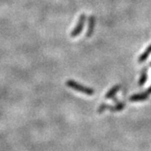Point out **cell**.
Returning a JSON list of instances; mask_svg holds the SVG:
<instances>
[{
	"label": "cell",
	"mask_w": 151,
	"mask_h": 151,
	"mask_svg": "<svg viewBox=\"0 0 151 151\" xmlns=\"http://www.w3.org/2000/svg\"><path fill=\"white\" fill-rule=\"evenodd\" d=\"M95 24H96V19L94 16H90L88 19V27L86 30V37H91L92 34L94 32V29H95Z\"/></svg>",
	"instance_id": "obj_4"
},
{
	"label": "cell",
	"mask_w": 151,
	"mask_h": 151,
	"mask_svg": "<svg viewBox=\"0 0 151 151\" xmlns=\"http://www.w3.org/2000/svg\"><path fill=\"white\" fill-rule=\"evenodd\" d=\"M124 107H125V103L118 102L116 105H114V106H110L108 109H109L111 112H119V111H122L124 108Z\"/></svg>",
	"instance_id": "obj_8"
},
{
	"label": "cell",
	"mask_w": 151,
	"mask_h": 151,
	"mask_svg": "<svg viewBox=\"0 0 151 151\" xmlns=\"http://www.w3.org/2000/svg\"><path fill=\"white\" fill-rule=\"evenodd\" d=\"M149 97H150V94L146 92H144L132 95L129 97V101L130 102H143V101L147 100Z\"/></svg>",
	"instance_id": "obj_3"
},
{
	"label": "cell",
	"mask_w": 151,
	"mask_h": 151,
	"mask_svg": "<svg viewBox=\"0 0 151 151\" xmlns=\"http://www.w3.org/2000/svg\"><path fill=\"white\" fill-rule=\"evenodd\" d=\"M150 65H151V61H150Z\"/></svg>",
	"instance_id": "obj_11"
},
{
	"label": "cell",
	"mask_w": 151,
	"mask_h": 151,
	"mask_svg": "<svg viewBox=\"0 0 151 151\" xmlns=\"http://www.w3.org/2000/svg\"><path fill=\"white\" fill-rule=\"evenodd\" d=\"M120 88H121V86H119V85H115V86H113V87L106 93L105 98H106V99H110V98L114 97H115V95L117 94V92L120 90Z\"/></svg>",
	"instance_id": "obj_5"
},
{
	"label": "cell",
	"mask_w": 151,
	"mask_h": 151,
	"mask_svg": "<svg viewBox=\"0 0 151 151\" xmlns=\"http://www.w3.org/2000/svg\"><path fill=\"white\" fill-rule=\"evenodd\" d=\"M145 92H147V93H149V94L150 95V94H151V86H150V87H149V88H148L147 90H146Z\"/></svg>",
	"instance_id": "obj_10"
},
{
	"label": "cell",
	"mask_w": 151,
	"mask_h": 151,
	"mask_svg": "<svg viewBox=\"0 0 151 151\" xmlns=\"http://www.w3.org/2000/svg\"><path fill=\"white\" fill-rule=\"evenodd\" d=\"M65 84H66V86L71 88V89L77 91V92H82V93H84L85 95H87V96H92L95 92V91L92 88L81 85V84L77 83L74 80H68V81H66Z\"/></svg>",
	"instance_id": "obj_1"
},
{
	"label": "cell",
	"mask_w": 151,
	"mask_h": 151,
	"mask_svg": "<svg viewBox=\"0 0 151 151\" xmlns=\"http://www.w3.org/2000/svg\"><path fill=\"white\" fill-rule=\"evenodd\" d=\"M86 17L84 14H82L79 17V20L77 22L76 25L75 29L71 31L70 33V36L72 38H75L76 36H78L81 31L83 30V28H84V24H85V22H86Z\"/></svg>",
	"instance_id": "obj_2"
},
{
	"label": "cell",
	"mask_w": 151,
	"mask_h": 151,
	"mask_svg": "<svg viewBox=\"0 0 151 151\" xmlns=\"http://www.w3.org/2000/svg\"><path fill=\"white\" fill-rule=\"evenodd\" d=\"M150 54H151V45H150V46H148V47H147V49H146L144 51V53L139 56V63H143V62H145L146 60L149 58V56L150 55Z\"/></svg>",
	"instance_id": "obj_7"
},
{
	"label": "cell",
	"mask_w": 151,
	"mask_h": 151,
	"mask_svg": "<svg viewBox=\"0 0 151 151\" xmlns=\"http://www.w3.org/2000/svg\"><path fill=\"white\" fill-rule=\"evenodd\" d=\"M147 78H148V68H147V66H145L141 71L140 77H139V82H138L139 86L145 85V83L147 81Z\"/></svg>",
	"instance_id": "obj_6"
},
{
	"label": "cell",
	"mask_w": 151,
	"mask_h": 151,
	"mask_svg": "<svg viewBox=\"0 0 151 151\" xmlns=\"http://www.w3.org/2000/svg\"><path fill=\"white\" fill-rule=\"evenodd\" d=\"M109 105H108V104H106V103H103L102 105H100V107L98 108V109H97V112L99 113H103L105 110H107V109H108L109 108Z\"/></svg>",
	"instance_id": "obj_9"
}]
</instances>
